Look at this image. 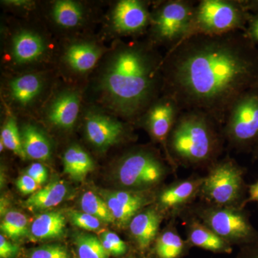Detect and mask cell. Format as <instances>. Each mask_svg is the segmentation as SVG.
<instances>
[{
    "mask_svg": "<svg viewBox=\"0 0 258 258\" xmlns=\"http://www.w3.org/2000/svg\"><path fill=\"white\" fill-rule=\"evenodd\" d=\"M101 195L114 217L115 223L120 227H128L132 218L142 210L122 203L112 191H102Z\"/></svg>",
    "mask_w": 258,
    "mask_h": 258,
    "instance_id": "83f0119b",
    "label": "cell"
},
{
    "mask_svg": "<svg viewBox=\"0 0 258 258\" xmlns=\"http://www.w3.org/2000/svg\"><path fill=\"white\" fill-rule=\"evenodd\" d=\"M251 15L243 0H202L195 8L191 35L245 32Z\"/></svg>",
    "mask_w": 258,
    "mask_h": 258,
    "instance_id": "52a82bcc",
    "label": "cell"
},
{
    "mask_svg": "<svg viewBox=\"0 0 258 258\" xmlns=\"http://www.w3.org/2000/svg\"><path fill=\"white\" fill-rule=\"evenodd\" d=\"M80 106L81 98L78 92L63 91L51 102L47 111V119L57 128H72L79 116Z\"/></svg>",
    "mask_w": 258,
    "mask_h": 258,
    "instance_id": "2e32d148",
    "label": "cell"
},
{
    "mask_svg": "<svg viewBox=\"0 0 258 258\" xmlns=\"http://www.w3.org/2000/svg\"><path fill=\"white\" fill-rule=\"evenodd\" d=\"M161 69L163 94L222 127L237 101L258 91V49L244 32L191 35L167 51Z\"/></svg>",
    "mask_w": 258,
    "mask_h": 258,
    "instance_id": "6da1fadb",
    "label": "cell"
},
{
    "mask_svg": "<svg viewBox=\"0 0 258 258\" xmlns=\"http://www.w3.org/2000/svg\"><path fill=\"white\" fill-rule=\"evenodd\" d=\"M75 243L79 258H108L109 256L101 240L96 236L81 234L76 237Z\"/></svg>",
    "mask_w": 258,
    "mask_h": 258,
    "instance_id": "f1b7e54d",
    "label": "cell"
},
{
    "mask_svg": "<svg viewBox=\"0 0 258 258\" xmlns=\"http://www.w3.org/2000/svg\"><path fill=\"white\" fill-rule=\"evenodd\" d=\"M236 258H258V241L239 248Z\"/></svg>",
    "mask_w": 258,
    "mask_h": 258,
    "instance_id": "74e56055",
    "label": "cell"
},
{
    "mask_svg": "<svg viewBox=\"0 0 258 258\" xmlns=\"http://www.w3.org/2000/svg\"><path fill=\"white\" fill-rule=\"evenodd\" d=\"M23 147L27 158L45 161L52 154V147L49 139L36 125L26 124L21 130Z\"/></svg>",
    "mask_w": 258,
    "mask_h": 258,
    "instance_id": "d6986e66",
    "label": "cell"
},
{
    "mask_svg": "<svg viewBox=\"0 0 258 258\" xmlns=\"http://www.w3.org/2000/svg\"><path fill=\"white\" fill-rule=\"evenodd\" d=\"M244 6L249 12L258 13V0H243Z\"/></svg>",
    "mask_w": 258,
    "mask_h": 258,
    "instance_id": "ab89813d",
    "label": "cell"
},
{
    "mask_svg": "<svg viewBox=\"0 0 258 258\" xmlns=\"http://www.w3.org/2000/svg\"><path fill=\"white\" fill-rule=\"evenodd\" d=\"M101 55L99 48L89 42L73 44L66 52L68 64L76 72L84 74L96 66Z\"/></svg>",
    "mask_w": 258,
    "mask_h": 258,
    "instance_id": "7402d4cb",
    "label": "cell"
},
{
    "mask_svg": "<svg viewBox=\"0 0 258 258\" xmlns=\"http://www.w3.org/2000/svg\"><path fill=\"white\" fill-rule=\"evenodd\" d=\"M86 134L90 143L99 150L105 151L124 138L126 128L118 120L95 112L86 117Z\"/></svg>",
    "mask_w": 258,
    "mask_h": 258,
    "instance_id": "4fadbf2b",
    "label": "cell"
},
{
    "mask_svg": "<svg viewBox=\"0 0 258 258\" xmlns=\"http://www.w3.org/2000/svg\"><path fill=\"white\" fill-rule=\"evenodd\" d=\"M185 211L198 217L232 247L240 248L258 241V231L245 208L217 206L200 200Z\"/></svg>",
    "mask_w": 258,
    "mask_h": 258,
    "instance_id": "5b68a950",
    "label": "cell"
},
{
    "mask_svg": "<svg viewBox=\"0 0 258 258\" xmlns=\"http://www.w3.org/2000/svg\"><path fill=\"white\" fill-rule=\"evenodd\" d=\"M68 187L62 181H52L42 189L32 194L25 205L31 211L45 210L54 208L63 201Z\"/></svg>",
    "mask_w": 258,
    "mask_h": 258,
    "instance_id": "603a6c76",
    "label": "cell"
},
{
    "mask_svg": "<svg viewBox=\"0 0 258 258\" xmlns=\"http://www.w3.org/2000/svg\"><path fill=\"white\" fill-rule=\"evenodd\" d=\"M113 28L122 35L143 33L149 28L151 13L148 5L139 0H121L113 12Z\"/></svg>",
    "mask_w": 258,
    "mask_h": 258,
    "instance_id": "7c38bea8",
    "label": "cell"
},
{
    "mask_svg": "<svg viewBox=\"0 0 258 258\" xmlns=\"http://www.w3.org/2000/svg\"><path fill=\"white\" fill-rule=\"evenodd\" d=\"M179 218L184 222L186 240L191 248L198 247L215 254L232 253L233 247L219 237L198 217L184 211L180 215Z\"/></svg>",
    "mask_w": 258,
    "mask_h": 258,
    "instance_id": "5bb4252c",
    "label": "cell"
},
{
    "mask_svg": "<svg viewBox=\"0 0 258 258\" xmlns=\"http://www.w3.org/2000/svg\"><path fill=\"white\" fill-rule=\"evenodd\" d=\"M29 258H70V255L63 247L53 244L33 249Z\"/></svg>",
    "mask_w": 258,
    "mask_h": 258,
    "instance_id": "d6a6232c",
    "label": "cell"
},
{
    "mask_svg": "<svg viewBox=\"0 0 258 258\" xmlns=\"http://www.w3.org/2000/svg\"><path fill=\"white\" fill-rule=\"evenodd\" d=\"M164 219L162 212L154 204L141 210L129 222L131 237L141 252H147L154 244Z\"/></svg>",
    "mask_w": 258,
    "mask_h": 258,
    "instance_id": "9a60e30c",
    "label": "cell"
},
{
    "mask_svg": "<svg viewBox=\"0 0 258 258\" xmlns=\"http://www.w3.org/2000/svg\"><path fill=\"white\" fill-rule=\"evenodd\" d=\"M27 175L30 176L39 185L44 184L47 179V170L40 163H34L26 169Z\"/></svg>",
    "mask_w": 258,
    "mask_h": 258,
    "instance_id": "836d02e7",
    "label": "cell"
},
{
    "mask_svg": "<svg viewBox=\"0 0 258 258\" xmlns=\"http://www.w3.org/2000/svg\"><path fill=\"white\" fill-rule=\"evenodd\" d=\"M222 134L232 149L252 152L258 144V91L246 93L234 105L222 126Z\"/></svg>",
    "mask_w": 258,
    "mask_h": 258,
    "instance_id": "9c48e42d",
    "label": "cell"
},
{
    "mask_svg": "<svg viewBox=\"0 0 258 258\" xmlns=\"http://www.w3.org/2000/svg\"><path fill=\"white\" fill-rule=\"evenodd\" d=\"M244 33L254 45H258V13H252Z\"/></svg>",
    "mask_w": 258,
    "mask_h": 258,
    "instance_id": "8d00e7d4",
    "label": "cell"
},
{
    "mask_svg": "<svg viewBox=\"0 0 258 258\" xmlns=\"http://www.w3.org/2000/svg\"><path fill=\"white\" fill-rule=\"evenodd\" d=\"M181 111L178 103L171 97L163 94L140 117L142 124L151 137L164 146L169 164L168 139Z\"/></svg>",
    "mask_w": 258,
    "mask_h": 258,
    "instance_id": "8fae6325",
    "label": "cell"
},
{
    "mask_svg": "<svg viewBox=\"0 0 258 258\" xmlns=\"http://www.w3.org/2000/svg\"><path fill=\"white\" fill-rule=\"evenodd\" d=\"M153 244L155 258H184L191 249L187 241L180 236L176 220H171L169 225L159 232Z\"/></svg>",
    "mask_w": 258,
    "mask_h": 258,
    "instance_id": "e0dca14e",
    "label": "cell"
},
{
    "mask_svg": "<svg viewBox=\"0 0 258 258\" xmlns=\"http://www.w3.org/2000/svg\"><path fill=\"white\" fill-rule=\"evenodd\" d=\"M171 167L159 153L139 148L121 158L115 170V177L125 190L149 191L164 181L171 172Z\"/></svg>",
    "mask_w": 258,
    "mask_h": 258,
    "instance_id": "ba28073f",
    "label": "cell"
},
{
    "mask_svg": "<svg viewBox=\"0 0 258 258\" xmlns=\"http://www.w3.org/2000/svg\"><path fill=\"white\" fill-rule=\"evenodd\" d=\"M196 4L189 0L161 2L151 13L149 43L168 51L191 35Z\"/></svg>",
    "mask_w": 258,
    "mask_h": 258,
    "instance_id": "8992f818",
    "label": "cell"
},
{
    "mask_svg": "<svg viewBox=\"0 0 258 258\" xmlns=\"http://www.w3.org/2000/svg\"><path fill=\"white\" fill-rule=\"evenodd\" d=\"M163 60L149 42L120 44L100 78L107 106L128 119L140 118L163 93Z\"/></svg>",
    "mask_w": 258,
    "mask_h": 258,
    "instance_id": "7a4b0ae2",
    "label": "cell"
},
{
    "mask_svg": "<svg viewBox=\"0 0 258 258\" xmlns=\"http://www.w3.org/2000/svg\"><path fill=\"white\" fill-rule=\"evenodd\" d=\"M64 228L66 219L60 212H46L34 219L30 232L32 237L36 240H50L62 236Z\"/></svg>",
    "mask_w": 258,
    "mask_h": 258,
    "instance_id": "44dd1931",
    "label": "cell"
},
{
    "mask_svg": "<svg viewBox=\"0 0 258 258\" xmlns=\"http://www.w3.org/2000/svg\"><path fill=\"white\" fill-rule=\"evenodd\" d=\"M3 235L17 240L28 233V220L21 212L10 211L5 214L0 225Z\"/></svg>",
    "mask_w": 258,
    "mask_h": 258,
    "instance_id": "4316f807",
    "label": "cell"
},
{
    "mask_svg": "<svg viewBox=\"0 0 258 258\" xmlns=\"http://www.w3.org/2000/svg\"><path fill=\"white\" fill-rule=\"evenodd\" d=\"M252 159L254 160H258V144L254 148L253 150L252 151Z\"/></svg>",
    "mask_w": 258,
    "mask_h": 258,
    "instance_id": "60d3db41",
    "label": "cell"
},
{
    "mask_svg": "<svg viewBox=\"0 0 258 258\" xmlns=\"http://www.w3.org/2000/svg\"><path fill=\"white\" fill-rule=\"evenodd\" d=\"M55 23L62 28H72L82 22L83 12L81 5L69 0L56 2L52 8Z\"/></svg>",
    "mask_w": 258,
    "mask_h": 258,
    "instance_id": "d4e9b609",
    "label": "cell"
},
{
    "mask_svg": "<svg viewBox=\"0 0 258 258\" xmlns=\"http://www.w3.org/2000/svg\"><path fill=\"white\" fill-rule=\"evenodd\" d=\"M204 180L205 176L198 174L175 180L158 192L154 205L164 217L176 220L199 198Z\"/></svg>",
    "mask_w": 258,
    "mask_h": 258,
    "instance_id": "30bf717a",
    "label": "cell"
},
{
    "mask_svg": "<svg viewBox=\"0 0 258 258\" xmlns=\"http://www.w3.org/2000/svg\"><path fill=\"white\" fill-rule=\"evenodd\" d=\"M245 172V168L232 158L219 159L208 169L199 199L217 206L245 208L249 186Z\"/></svg>",
    "mask_w": 258,
    "mask_h": 258,
    "instance_id": "277c9868",
    "label": "cell"
},
{
    "mask_svg": "<svg viewBox=\"0 0 258 258\" xmlns=\"http://www.w3.org/2000/svg\"><path fill=\"white\" fill-rule=\"evenodd\" d=\"M1 142L5 147L10 149L21 159H26L22 142L21 132H20L14 118H10L7 120L1 132Z\"/></svg>",
    "mask_w": 258,
    "mask_h": 258,
    "instance_id": "f546056e",
    "label": "cell"
},
{
    "mask_svg": "<svg viewBox=\"0 0 258 258\" xmlns=\"http://www.w3.org/2000/svg\"><path fill=\"white\" fill-rule=\"evenodd\" d=\"M43 88L42 78L36 74H25L12 80L10 94L13 101L22 106L31 104L40 96Z\"/></svg>",
    "mask_w": 258,
    "mask_h": 258,
    "instance_id": "ffe728a7",
    "label": "cell"
},
{
    "mask_svg": "<svg viewBox=\"0 0 258 258\" xmlns=\"http://www.w3.org/2000/svg\"><path fill=\"white\" fill-rule=\"evenodd\" d=\"M249 203H258V180L254 184L249 185L248 196L244 203V206Z\"/></svg>",
    "mask_w": 258,
    "mask_h": 258,
    "instance_id": "f35d334b",
    "label": "cell"
},
{
    "mask_svg": "<svg viewBox=\"0 0 258 258\" xmlns=\"http://www.w3.org/2000/svg\"><path fill=\"white\" fill-rule=\"evenodd\" d=\"M125 258H134V257H132V256H129V257H127Z\"/></svg>",
    "mask_w": 258,
    "mask_h": 258,
    "instance_id": "b9f144b4",
    "label": "cell"
},
{
    "mask_svg": "<svg viewBox=\"0 0 258 258\" xmlns=\"http://www.w3.org/2000/svg\"><path fill=\"white\" fill-rule=\"evenodd\" d=\"M16 186L20 192L24 195H30L34 194L38 189L40 185L37 184L30 176L25 174L20 176L16 181Z\"/></svg>",
    "mask_w": 258,
    "mask_h": 258,
    "instance_id": "e575fe53",
    "label": "cell"
},
{
    "mask_svg": "<svg viewBox=\"0 0 258 258\" xmlns=\"http://www.w3.org/2000/svg\"><path fill=\"white\" fill-rule=\"evenodd\" d=\"M101 241L103 247L109 254L122 256L126 254L128 246L119 236L111 231H106L101 235Z\"/></svg>",
    "mask_w": 258,
    "mask_h": 258,
    "instance_id": "4dcf8cb0",
    "label": "cell"
},
{
    "mask_svg": "<svg viewBox=\"0 0 258 258\" xmlns=\"http://www.w3.org/2000/svg\"><path fill=\"white\" fill-rule=\"evenodd\" d=\"M70 220L76 227L88 231H96L101 227V221L96 217L84 212L71 211Z\"/></svg>",
    "mask_w": 258,
    "mask_h": 258,
    "instance_id": "1f68e13d",
    "label": "cell"
},
{
    "mask_svg": "<svg viewBox=\"0 0 258 258\" xmlns=\"http://www.w3.org/2000/svg\"><path fill=\"white\" fill-rule=\"evenodd\" d=\"M18 252V246L7 240L4 235H0V258H13Z\"/></svg>",
    "mask_w": 258,
    "mask_h": 258,
    "instance_id": "d590c367",
    "label": "cell"
},
{
    "mask_svg": "<svg viewBox=\"0 0 258 258\" xmlns=\"http://www.w3.org/2000/svg\"><path fill=\"white\" fill-rule=\"evenodd\" d=\"M225 138L222 127L212 117L198 111H183L167 142L169 164L193 169L209 168L220 159Z\"/></svg>",
    "mask_w": 258,
    "mask_h": 258,
    "instance_id": "3957f363",
    "label": "cell"
},
{
    "mask_svg": "<svg viewBox=\"0 0 258 258\" xmlns=\"http://www.w3.org/2000/svg\"><path fill=\"white\" fill-rule=\"evenodd\" d=\"M45 49L46 45L42 37L28 30L17 34L12 45L13 57L20 64L31 63L39 60Z\"/></svg>",
    "mask_w": 258,
    "mask_h": 258,
    "instance_id": "ac0fdd59",
    "label": "cell"
},
{
    "mask_svg": "<svg viewBox=\"0 0 258 258\" xmlns=\"http://www.w3.org/2000/svg\"><path fill=\"white\" fill-rule=\"evenodd\" d=\"M62 161L64 172L76 181H83L94 168L91 157L78 145L71 146L66 151Z\"/></svg>",
    "mask_w": 258,
    "mask_h": 258,
    "instance_id": "cb8c5ba5",
    "label": "cell"
},
{
    "mask_svg": "<svg viewBox=\"0 0 258 258\" xmlns=\"http://www.w3.org/2000/svg\"><path fill=\"white\" fill-rule=\"evenodd\" d=\"M80 205L83 212L96 217L100 221L107 224L115 223V218L106 202L92 191L83 194L80 200Z\"/></svg>",
    "mask_w": 258,
    "mask_h": 258,
    "instance_id": "484cf974",
    "label": "cell"
}]
</instances>
